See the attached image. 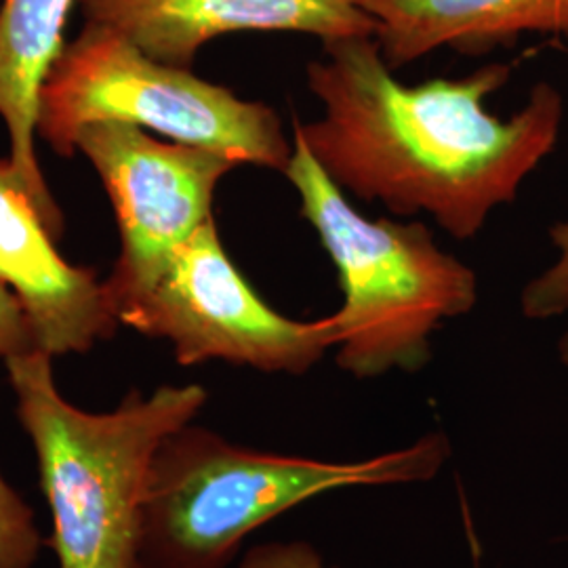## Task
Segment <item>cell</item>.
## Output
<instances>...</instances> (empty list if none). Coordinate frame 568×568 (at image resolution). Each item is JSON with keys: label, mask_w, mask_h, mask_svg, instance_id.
Segmentation results:
<instances>
[{"label": "cell", "mask_w": 568, "mask_h": 568, "mask_svg": "<svg viewBox=\"0 0 568 568\" xmlns=\"http://www.w3.org/2000/svg\"><path fill=\"white\" fill-rule=\"evenodd\" d=\"M509 79L508 63H485L462 79L405 84L375 37L326 41L305 68L323 114L295 122L293 135L345 194L398 215L427 213L467 241L516 199L565 121L562 93L549 82H537L509 119L488 112V95Z\"/></svg>", "instance_id": "obj_1"}, {"label": "cell", "mask_w": 568, "mask_h": 568, "mask_svg": "<svg viewBox=\"0 0 568 568\" xmlns=\"http://www.w3.org/2000/svg\"><path fill=\"white\" fill-rule=\"evenodd\" d=\"M450 455L440 432L361 462H323L227 443L211 429L173 432L143 497L140 568H225L246 535L328 490L427 483Z\"/></svg>", "instance_id": "obj_2"}, {"label": "cell", "mask_w": 568, "mask_h": 568, "mask_svg": "<svg viewBox=\"0 0 568 568\" xmlns=\"http://www.w3.org/2000/svg\"><path fill=\"white\" fill-rule=\"evenodd\" d=\"M7 363L53 514L60 568H140L138 549L150 469L164 440L206 403L201 386L131 392L112 413H87L61 398L41 349Z\"/></svg>", "instance_id": "obj_3"}, {"label": "cell", "mask_w": 568, "mask_h": 568, "mask_svg": "<svg viewBox=\"0 0 568 568\" xmlns=\"http://www.w3.org/2000/svg\"><path fill=\"white\" fill-rule=\"evenodd\" d=\"M284 178L344 295L331 314L337 366L358 379L424 368L438 326L476 307V272L443 251L426 225L358 213L295 135Z\"/></svg>", "instance_id": "obj_4"}, {"label": "cell", "mask_w": 568, "mask_h": 568, "mask_svg": "<svg viewBox=\"0 0 568 568\" xmlns=\"http://www.w3.org/2000/svg\"><path fill=\"white\" fill-rule=\"evenodd\" d=\"M103 121L283 173L293 152L270 105L241 100L190 68L152 60L105 26L87 23L42 82L39 133L61 156H72L82 129Z\"/></svg>", "instance_id": "obj_5"}, {"label": "cell", "mask_w": 568, "mask_h": 568, "mask_svg": "<svg viewBox=\"0 0 568 568\" xmlns=\"http://www.w3.org/2000/svg\"><path fill=\"white\" fill-rule=\"evenodd\" d=\"M112 314L119 325L166 339L183 366L222 361L304 375L335 349L331 314L295 321L265 304L227 257L213 217L173 253L154 283Z\"/></svg>", "instance_id": "obj_6"}, {"label": "cell", "mask_w": 568, "mask_h": 568, "mask_svg": "<svg viewBox=\"0 0 568 568\" xmlns=\"http://www.w3.org/2000/svg\"><path fill=\"white\" fill-rule=\"evenodd\" d=\"M77 148L98 169L121 227V257L103 283L112 310L154 283L213 217V194L239 163L199 145L159 142L126 122L84 126Z\"/></svg>", "instance_id": "obj_7"}, {"label": "cell", "mask_w": 568, "mask_h": 568, "mask_svg": "<svg viewBox=\"0 0 568 568\" xmlns=\"http://www.w3.org/2000/svg\"><path fill=\"white\" fill-rule=\"evenodd\" d=\"M77 7L87 23L178 68H190L206 42L232 32H300L323 42L375 37L358 0H77Z\"/></svg>", "instance_id": "obj_8"}, {"label": "cell", "mask_w": 568, "mask_h": 568, "mask_svg": "<svg viewBox=\"0 0 568 568\" xmlns=\"http://www.w3.org/2000/svg\"><path fill=\"white\" fill-rule=\"evenodd\" d=\"M0 281L23 307L37 347L51 358L89 352L116 331L105 286L93 270L61 260L9 159H0Z\"/></svg>", "instance_id": "obj_9"}, {"label": "cell", "mask_w": 568, "mask_h": 568, "mask_svg": "<svg viewBox=\"0 0 568 568\" xmlns=\"http://www.w3.org/2000/svg\"><path fill=\"white\" fill-rule=\"evenodd\" d=\"M392 70L436 49L480 55L525 34L568 42V0H358Z\"/></svg>", "instance_id": "obj_10"}, {"label": "cell", "mask_w": 568, "mask_h": 568, "mask_svg": "<svg viewBox=\"0 0 568 568\" xmlns=\"http://www.w3.org/2000/svg\"><path fill=\"white\" fill-rule=\"evenodd\" d=\"M77 0H0V116L9 129L11 156L42 224L60 236L63 217L42 178L34 133L42 82L65 49L63 28Z\"/></svg>", "instance_id": "obj_11"}, {"label": "cell", "mask_w": 568, "mask_h": 568, "mask_svg": "<svg viewBox=\"0 0 568 568\" xmlns=\"http://www.w3.org/2000/svg\"><path fill=\"white\" fill-rule=\"evenodd\" d=\"M551 264L537 274L520 293V312L528 321H551L568 312V220L551 225ZM560 363L568 368V331L558 344Z\"/></svg>", "instance_id": "obj_12"}, {"label": "cell", "mask_w": 568, "mask_h": 568, "mask_svg": "<svg viewBox=\"0 0 568 568\" xmlns=\"http://www.w3.org/2000/svg\"><path fill=\"white\" fill-rule=\"evenodd\" d=\"M41 541L34 511L0 476V568L34 567Z\"/></svg>", "instance_id": "obj_13"}, {"label": "cell", "mask_w": 568, "mask_h": 568, "mask_svg": "<svg viewBox=\"0 0 568 568\" xmlns=\"http://www.w3.org/2000/svg\"><path fill=\"white\" fill-rule=\"evenodd\" d=\"M39 349L32 326L11 288L0 281V358L9 361Z\"/></svg>", "instance_id": "obj_14"}, {"label": "cell", "mask_w": 568, "mask_h": 568, "mask_svg": "<svg viewBox=\"0 0 568 568\" xmlns=\"http://www.w3.org/2000/svg\"><path fill=\"white\" fill-rule=\"evenodd\" d=\"M241 568H328L307 544H265L244 556Z\"/></svg>", "instance_id": "obj_15"}]
</instances>
